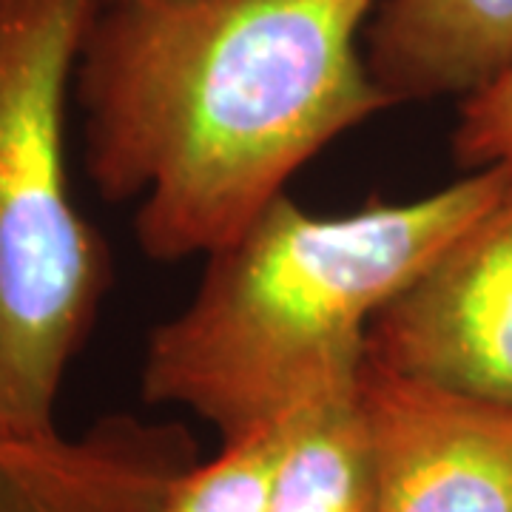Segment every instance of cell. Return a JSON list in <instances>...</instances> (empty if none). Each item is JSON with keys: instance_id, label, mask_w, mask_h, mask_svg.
I'll list each match as a JSON object with an SVG mask.
<instances>
[{"instance_id": "cell-1", "label": "cell", "mask_w": 512, "mask_h": 512, "mask_svg": "<svg viewBox=\"0 0 512 512\" xmlns=\"http://www.w3.org/2000/svg\"><path fill=\"white\" fill-rule=\"evenodd\" d=\"M382 0H106L74 74L83 163L137 202L154 262L231 242L393 100L365 57Z\"/></svg>"}, {"instance_id": "cell-2", "label": "cell", "mask_w": 512, "mask_h": 512, "mask_svg": "<svg viewBox=\"0 0 512 512\" xmlns=\"http://www.w3.org/2000/svg\"><path fill=\"white\" fill-rule=\"evenodd\" d=\"M510 165L404 202L316 214L288 194L205 256L183 308L154 325L140 393L220 441L359 382L376 313L510 185Z\"/></svg>"}, {"instance_id": "cell-3", "label": "cell", "mask_w": 512, "mask_h": 512, "mask_svg": "<svg viewBox=\"0 0 512 512\" xmlns=\"http://www.w3.org/2000/svg\"><path fill=\"white\" fill-rule=\"evenodd\" d=\"M103 3L0 0V441L60 433V387L111 288L66 165V106Z\"/></svg>"}, {"instance_id": "cell-4", "label": "cell", "mask_w": 512, "mask_h": 512, "mask_svg": "<svg viewBox=\"0 0 512 512\" xmlns=\"http://www.w3.org/2000/svg\"><path fill=\"white\" fill-rule=\"evenodd\" d=\"M367 362L512 407V177L367 330Z\"/></svg>"}, {"instance_id": "cell-5", "label": "cell", "mask_w": 512, "mask_h": 512, "mask_svg": "<svg viewBox=\"0 0 512 512\" xmlns=\"http://www.w3.org/2000/svg\"><path fill=\"white\" fill-rule=\"evenodd\" d=\"M373 512H512V407L362 367Z\"/></svg>"}, {"instance_id": "cell-6", "label": "cell", "mask_w": 512, "mask_h": 512, "mask_svg": "<svg viewBox=\"0 0 512 512\" xmlns=\"http://www.w3.org/2000/svg\"><path fill=\"white\" fill-rule=\"evenodd\" d=\"M365 57L393 106L464 100L512 63V0H382Z\"/></svg>"}, {"instance_id": "cell-7", "label": "cell", "mask_w": 512, "mask_h": 512, "mask_svg": "<svg viewBox=\"0 0 512 512\" xmlns=\"http://www.w3.org/2000/svg\"><path fill=\"white\" fill-rule=\"evenodd\" d=\"M160 481L109 430L0 441V512H154Z\"/></svg>"}, {"instance_id": "cell-8", "label": "cell", "mask_w": 512, "mask_h": 512, "mask_svg": "<svg viewBox=\"0 0 512 512\" xmlns=\"http://www.w3.org/2000/svg\"><path fill=\"white\" fill-rule=\"evenodd\" d=\"M359 384L362 376L282 416L268 512H373V447Z\"/></svg>"}, {"instance_id": "cell-9", "label": "cell", "mask_w": 512, "mask_h": 512, "mask_svg": "<svg viewBox=\"0 0 512 512\" xmlns=\"http://www.w3.org/2000/svg\"><path fill=\"white\" fill-rule=\"evenodd\" d=\"M282 419L220 441L208 461H194L168 481L154 512H268Z\"/></svg>"}, {"instance_id": "cell-10", "label": "cell", "mask_w": 512, "mask_h": 512, "mask_svg": "<svg viewBox=\"0 0 512 512\" xmlns=\"http://www.w3.org/2000/svg\"><path fill=\"white\" fill-rule=\"evenodd\" d=\"M453 157L464 171L512 168V63L484 89L461 100Z\"/></svg>"}]
</instances>
